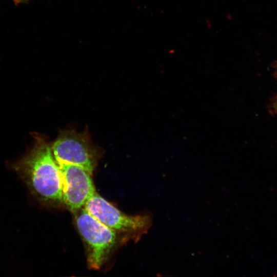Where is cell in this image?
Returning <instances> with one entry per match:
<instances>
[{"label":"cell","instance_id":"obj_1","mask_svg":"<svg viewBox=\"0 0 277 277\" xmlns=\"http://www.w3.org/2000/svg\"><path fill=\"white\" fill-rule=\"evenodd\" d=\"M34 137L32 148L18 167L37 194L46 200L62 201V176L51 147L41 135Z\"/></svg>","mask_w":277,"mask_h":277},{"label":"cell","instance_id":"obj_2","mask_svg":"<svg viewBox=\"0 0 277 277\" xmlns=\"http://www.w3.org/2000/svg\"><path fill=\"white\" fill-rule=\"evenodd\" d=\"M77 229L88 248V263L98 269L106 261L115 245V231L100 222L84 207L76 218Z\"/></svg>","mask_w":277,"mask_h":277},{"label":"cell","instance_id":"obj_3","mask_svg":"<svg viewBox=\"0 0 277 277\" xmlns=\"http://www.w3.org/2000/svg\"><path fill=\"white\" fill-rule=\"evenodd\" d=\"M51 150L57 164L78 166L92 174L97 152L86 133L65 131L54 142Z\"/></svg>","mask_w":277,"mask_h":277},{"label":"cell","instance_id":"obj_4","mask_svg":"<svg viewBox=\"0 0 277 277\" xmlns=\"http://www.w3.org/2000/svg\"><path fill=\"white\" fill-rule=\"evenodd\" d=\"M93 217L116 231L143 233L151 224L149 214L128 215L122 212L96 192L84 207Z\"/></svg>","mask_w":277,"mask_h":277},{"label":"cell","instance_id":"obj_5","mask_svg":"<svg viewBox=\"0 0 277 277\" xmlns=\"http://www.w3.org/2000/svg\"><path fill=\"white\" fill-rule=\"evenodd\" d=\"M62 179V202L71 210L84 207L96 192L91 174L71 164H58Z\"/></svg>","mask_w":277,"mask_h":277},{"label":"cell","instance_id":"obj_6","mask_svg":"<svg viewBox=\"0 0 277 277\" xmlns=\"http://www.w3.org/2000/svg\"><path fill=\"white\" fill-rule=\"evenodd\" d=\"M27 0H13L15 5H17L22 2H25Z\"/></svg>","mask_w":277,"mask_h":277}]
</instances>
